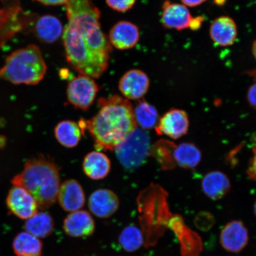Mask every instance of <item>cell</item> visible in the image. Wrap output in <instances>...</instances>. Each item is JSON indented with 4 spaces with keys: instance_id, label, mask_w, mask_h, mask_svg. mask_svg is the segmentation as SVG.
Segmentation results:
<instances>
[{
    "instance_id": "6da1fadb",
    "label": "cell",
    "mask_w": 256,
    "mask_h": 256,
    "mask_svg": "<svg viewBox=\"0 0 256 256\" xmlns=\"http://www.w3.org/2000/svg\"><path fill=\"white\" fill-rule=\"evenodd\" d=\"M62 41L67 62L79 73L98 78L106 71L112 46L102 30L100 12L92 0H70Z\"/></svg>"
},
{
    "instance_id": "83f0119b",
    "label": "cell",
    "mask_w": 256,
    "mask_h": 256,
    "mask_svg": "<svg viewBox=\"0 0 256 256\" xmlns=\"http://www.w3.org/2000/svg\"><path fill=\"white\" fill-rule=\"evenodd\" d=\"M108 7L118 12L129 11L136 4V0H105Z\"/></svg>"
},
{
    "instance_id": "4dcf8cb0",
    "label": "cell",
    "mask_w": 256,
    "mask_h": 256,
    "mask_svg": "<svg viewBox=\"0 0 256 256\" xmlns=\"http://www.w3.org/2000/svg\"><path fill=\"white\" fill-rule=\"evenodd\" d=\"M48 6H58L66 5L70 0H32Z\"/></svg>"
},
{
    "instance_id": "484cf974",
    "label": "cell",
    "mask_w": 256,
    "mask_h": 256,
    "mask_svg": "<svg viewBox=\"0 0 256 256\" xmlns=\"http://www.w3.org/2000/svg\"><path fill=\"white\" fill-rule=\"evenodd\" d=\"M174 146L170 142L160 140L150 149V155L154 156L162 168L170 169L176 166L174 158Z\"/></svg>"
},
{
    "instance_id": "8fae6325",
    "label": "cell",
    "mask_w": 256,
    "mask_h": 256,
    "mask_svg": "<svg viewBox=\"0 0 256 256\" xmlns=\"http://www.w3.org/2000/svg\"><path fill=\"white\" fill-rule=\"evenodd\" d=\"M150 80L142 70H129L120 80V91L128 100H140L148 92Z\"/></svg>"
},
{
    "instance_id": "d6986e66",
    "label": "cell",
    "mask_w": 256,
    "mask_h": 256,
    "mask_svg": "<svg viewBox=\"0 0 256 256\" xmlns=\"http://www.w3.org/2000/svg\"><path fill=\"white\" fill-rule=\"evenodd\" d=\"M204 194L210 200H222L231 188V182L225 174L220 171H212L204 176L201 184Z\"/></svg>"
},
{
    "instance_id": "ab89813d",
    "label": "cell",
    "mask_w": 256,
    "mask_h": 256,
    "mask_svg": "<svg viewBox=\"0 0 256 256\" xmlns=\"http://www.w3.org/2000/svg\"></svg>"
},
{
    "instance_id": "44dd1931",
    "label": "cell",
    "mask_w": 256,
    "mask_h": 256,
    "mask_svg": "<svg viewBox=\"0 0 256 256\" xmlns=\"http://www.w3.org/2000/svg\"><path fill=\"white\" fill-rule=\"evenodd\" d=\"M54 134L60 145L66 148H72L78 146L83 132L78 124L66 120L56 124Z\"/></svg>"
},
{
    "instance_id": "ffe728a7",
    "label": "cell",
    "mask_w": 256,
    "mask_h": 256,
    "mask_svg": "<svg viewBox=\"0 0 256 256\" xmlns=\"http://www.w3.org/2000/svg\"><path fill=\"white\" fill-rule=\"evenodd\" d=\"M110 168L111 162L110 158L102 152H90L83 160V171L92 180H102L107 177L110 172Z\"/></svg>"
},
{
    "instance_id": "f546056e",
    "label": "cell",
    "mask_w": 256,
    "mask_h": 256,
    "mask_svg": "<svg viewBox=\"0 0 256 256\" xmlns=\"http://www.w3.org/2000/svg\"><path fill=\"white\" fill-rule=\"evenodd\" d=\"M247 99L250 106L256 110V81L250 86L247 92Z\"/></svg>"
},
{
    "instance_id": "7402d4cb",
    "label": "cell",
    "mask_w": 256,
    "mask_h": 256,
    "mask_svg": "<svg viewBox=\"0 0 256 256\" xmlns=\"http://www.w3.org/2000/svg\"><path fill=\"white\" fill-rule=\"evenodd\" d=\"M175 165L186 169H192L199 165L202 153L198 147L191 142H183L174 146Z\"/></svg>"
},
{
    "instance_id": "4316f807",
    "label": "cell",
    "mask_w": 256,
    "mask_h": 256,
    "mask_svg": "<svg viewBox=\"0 0 256 256\" xmlns=\"http://www.w3.org/2000/svg\"><path fill=\"white\" fill-rule=\"evenodd\" d=\"M119 241L124 250L135 252L142 247V232L136 226H128L120 234Z\"/></svg>"
},
{
    "instance_id": "3957f363",
    "label": "cell",
    "mask_w": 256,
    "mask_h": 256,
    "mask_svg": "<svg viewBox=\"0 0 256 256\" xmlns=\"http://www.w3.org/2000/svg\"><path fill=\"white\" fill-rule=\"evenodd\" d=\"M12 182L30 192L38 207L46 210L57 200L60 187V168L48 156H38L28 160L23 171L16 175Z\"/></svg>"
},
{
    "instance_id": "7c38bea8",
    "label": "cell",
    "mask_w": 256,
    "mask_h": 256,
    "mask_svg": "<svg viewBox=\"0 0 256 256\" xmlns=\"http://www.w3.org/2000/svg\"><path fill=\"white\" fill-rule=\"evenodd\" d=\"M140 39L138 28L132 22H118L110 28L108 40L112 47L128 50L135 47Z\"/></svg>"
},
{
    "instance_id": "1f68e13d",
    "label": "cell",
    "mask_w": 256,
    "mask_h": 256,
    "mask_svg": "<svg viewBox=\"0 0 256 256\" xmlns=\"http://www.w3.org/2000/svg\"><path fill=\"white\" fill-rule=\"evenodd\" d=\"M204 21V18L202 16H199L195 18H192L190 24V28L192 30H197L200 28L202 24Z\"/></svg>"
},
{
    "instance_id": "30bf717a",
    "label": "cell",
    "mask_w": 256,
    "mask_h": 256,
    "mask_svg": "<svg viewBox=\"0 0 256 256\" xmlns=\"http://www.w3.org/2000/svg\"><path fill=\"white\" fill-rule=\"evenodd\" d=\"M6 203L10 211L22 220L30 218L38 212L39 208L30 192L15 185L10 190Z\"/></svg>"
},
{
    "instance_id": "74e56055",
    "label": "cell",
    "mask_w": 256,
    "mask_h": 256,
    "mask_svg": "<svg viewBox=\"0 0 256 256\" xmlns=\"http://www.w3.org/2000/svg\"><path fill=\"white\" fill-rule=\"evenodd\" d=\"M254 215L256 217V201L255 202V203L254 204Z\"/></svg>"
},
{
    "instance_id": "9c48e42d",
    "label": "cell",
    "mask_w": 256,
    "mask_h": 256,
    "mask_svg": "<svg viewBox=\"0 0 256 256\" xmlns=\"http://www.w3.org/2000/svg\"><path fill=\"white\" fill-rule=\"evenodd\" d=\"M220 244L225 250L238 254L243 250L249 242L247 227L241 220H233L227 223L220 232Z\"/></svg>"
},
{
    "instance_id": "836d02e7",
    "label": "cell",
    "mask_w": 256,
    "mask_h": 256,
    "mask_svg": "<svg viewBox=\"0 0 256 256\" xmlns=\"http://www.w3.org/2000/svg\"><path fill=\"white\" fill-rule=\"evenodd\" d=\"M252 54L254 56L255 60H256V40L254 42V44H252Z\"/></svg>"
},
{
    "instance_id": "e0dca14e",
    "label": "cell",
    "mask_w": 256,
    "mask_h": 256,
    "mask_svg": "<svg viewBox=\"0 0 256 256\" xmlns=\"http://www.w3.org/2000/svg\"><path fill=\"white\" fill-rule=\"evenodd\" d=\"M210 35L213 42L218 46H231L238 38V27L232 18L229 16H220L211 24Z\"/></svg>"
},
{
    "instance_id": "8d00e7d4",
    "label": "cell",
    "mask_w": 256,
    "mask_h": 256,
    "mask_svg": "<svg viewBox=\"0 0 256 256\" xmlns=\"http://www.w3.org/2000/svg\"><path fill=\"white\" fill-rule=\"evenodd\" d=\"M6 142L5 137L0 136V148H2V147L4 146Z\"/></svg>"
},
{
    "instance_id": "d4e9b609",
    "label": "cell",
    "mask_w": 256,
    "mask_h": 256,
    "mask_svg": "<svg viewBox=\"0 0 256 256\" xmlns=\"http://www.w3.org/2000/svg\"><path fill=\"white\" fill-rule=\"evenodd\" d=\"M137 124L142 130H150L156 127L159 120L158 110L153 105L145 100H139L134 108Z\"/></svg>"
},
{
    "instance_id": "4fadbf2b",
    "label": "cell",
    "mask_w": 256,
    "mask_h": 256,
    "mask_svg": "<svg viewBox=\"0 0 256 256\" xmlns=\"http://www.w3.org/2000/svg\"><path fill=\"white\" fill-rule=\"evenodd\" d=\"M64 28L60 18L52 14L38 15L31 32L40 42L52 44L62 38Z\"/></svg>"
},
{
    "instance_id": "ac0fdd59",
    "label": "cell",
    "mask_w": 256,
    "mask_h": 256,
    "mask_svg": "<svg viewBox=\"0 0 256 256\" xmlns=\"http://www.w3.org/2000/svg\"><path fill=\"white\" fill-rule=\"evenodd\" d=\"M64 230L72 238H84L91 236L95 230V224L87 211L78 210L72 212L64 222Z\"/></svg>"
},
{
    "instance_id": "277c9868",
    "label": "cell",
    "mask_w": 256,
    "mask_h": 256,
    "mask_svg": "<svg viewBox=\"0 0 256 256\" xmlns=\"http://www.w3.org/2000/svg\"><path fill=\"white\" fill-rule=\"evenodd\" d=\"M47 66L40 48L35 44L14 51L0 68V80L12 84L36 85L42 81Z\"/></svg>"
},
{
    "instance_id": "5bb4252c",
    "label": "cell",
    "mask_w": 256,
    "mask_h": 256,
    "mask_svg": "<svg viewBox=\"0 0 256 256\" xmlns=\"http://www.w3.org/2000/svg\"><path fill=\"white\" fill-rule=\"evenodd\" d=\"M162 9L161 23L163 27L178 31L190 28L193 17L186 6L166 0Z\"/></svg>"
},
{
    "instance_id": "d6a6232c",
    "label": "cell",
    "mask_w": 256,
    "mask_h": 256,
    "mask_svg": "<svg viewBox=\"0 0 256 256\" xmlns=\"http://www.w3.org/2000/svg\"><path fill=\"white\" fill-rule=\"evenodd\" d=\"M183 4L190 8H195L202 4L207 0H181Z\"/></svg>"
},
{
    "instance_id": "f1b7e54d",
    "label": "cell",
    "mask_w": 256,
    "mask_h": 256,
    "mask_svg": "<svg viewBox=\"0 0 256 256\" xmlns=\"http://www.w3.org/2000/svg\"><path fill=\"white\" fill-rule=\"evenodd\" d=\"M248 174L252 180L256 183V144L252 148V156L250 162Z\"/></svg>"
},
{
    "instance_id": "52a82bcc",
    "label": "cell",
    "mask_w": 256,
    "mask_h": 256,
    "mask_svg": "<svg viewBox=\"0 0 256 256\" xmlns=\"http://www.w3.org/2000/svg\"><path fill=\"white\" fill-rule=\"evenodd\" d=\"M99 90L94 78L79 74L70 80L66 88V97L76 108L88 110L94 104Z\"/></svg>"
},
{
    "instance_id": "d590c367",
    "label": "cell",
    "mask_w": 256,
    "mask_h": 256,
    "mask_svg": "<svg viewBox=\"0 0 256 256\" xmlns=\"http://www.w3.org/2000/svg\"><path fill=\"white\" fill-rule=\"evenodd\" d=\"M248 74L250 76H252L254 78V82L256 81V68L252 70V71L248 72Z\"/></svg>"
},
{
    "instance_id": "8992f818",
    "label": "cell",
    "mask_w": 256,
    "mask_h": 256,
    "mask_svg": "<svg viewBox=\"0 0 256 256\" xmlns=\"http://www.w3.org/2000/svg\"><path fill=\"white\" fill-rule=\"evenodd\" d=\"M150 137L146 131L136 128L114 151L118 160L129 170L137 168L146 162L150 153Z\"/></svg>"
},
{
    "instance_id": "ba28073f",
    "label": "cell",
    "mask_w": 256,
    "mask_h": 256,
    "mask_svg": "<svg viewBox=\"0 0 256 256\" xmlns=\"http://www.w3.org/2000/svg\"><path fill=\"white\" fill-rule=\"evenodd\" d=\"M190 120L186 112L172 108L160 119L156 127V132L172 140H178L188 132Z\"/></svg>"
},
{
    "instance_id": "e575fe53",
    "label": "cell",
    "mask_w": 256,
    "mask_h": 256,
    "mask_svg": "<svg viewBox=\"0 0 256 256\" xmlns=\"http://www.w3.org/2000/svg\"><path fill=\"white\" fill-rule=\"evenodd\" d=\"M226 1V0H214V2H215L217 6H222L225 4Z\"/></svg>"
},
{
    "instance_id": "603a6c76",
    "label": "cell",
    "mask_w": 256,
    "mask_h": 256,
    "mask_svg": "<svg viewBox=\"0 0 256 256\" xmlns=\"http://www.w3.org/2000/svg\"><path fill=\"white\" fill-rule=\"evenodd\" d=\"M12 249L16 256H41L43 245L40 238L24 232L15 236Z\"/></svg>"
},
{
    "instance_id": "7a4b0ae2",
    "label": "cell",
    "mask_w": 256,
    "mask_h": 256,
    "mask_svg": "<svg viewBox=\"0 0 256 256\" xmlns=\"http://www.w3.org/2000/svg\"><path fill=\"white\" fill-rule=\"evenodd\" d=\"M98 105V114L78 124L83 133L88 131L96 150L114 151L137 128L133 106L117 94L99 99Z\"/></svg>"
},
{
    "instance_id": "9a60e30c",
    "label": "cell",
    "mask_w": 256,
    "mask_h": 256,
    "mask_svg": "<svg viewBox=\"0 0 256 256\" xmlns=\"http://www.w3.org/2000/svg\"><path fill=\"white\" fill-rule=\"evenodd\" d=\"M119 206V198L110 190L100 188L94 191L89 198L90 210L100 218H107L113 216Z\"/></svg>"
},
{
    "instance_id": "f35d334b",
    "label": "cell",
    "mask_w": 256,
    "mask_h": 256,
    "mask_svg": "<svg viewBox=\"0 0 256 256\" xmlns=\"http://www.w3.org/2000/svg\"><path fill=\"white\" fill-rule=\"evenodd\" d=\"M0 14H1V6H0Z\"/></svg>"
},
{
    "instance_id": "2e32d148",
    "label": "cell",
    "mask_w": 256,
    "mask_h": 256,
    "mask_svg": "<svg viewBox=\"0 0 256 256\" xmlns=\"http://www.w3.org/2000/svg\"><path fill=\"white\" fill-rule=\"evenodd\" d=\"M57 200L64 210L72 212L81 209L86 202L82 185L72 179L64 182L60 185Z\"/></svg>"
},
{
    "instance_id": "cb8c5ba5",
    "label": "cell",
    "mask_w": 256,
    "mask_h": 256,
    "mask_svg": "<svg viewBox=\"0 0 256 256\" xmlns=\"http://www.w3.org/2000/svg\"><path fill=\"white\" fill-rule=\"evenodd\" d=\"M26 232L37 238H46L50 236L54 228V220L49 214L37 212L26 220L24 224Z\"/></svg>"
},
{
    "instance_id": "5b68a950",
    "label": "cell",
    "mask_w": 256,
    "mask_h": 256,
    "mask_svg": "<svg viewBox=\"0 0 256 256\" xmlns=\"http://www.w3.org/2000/svg\"><path fill=\"white\" fill-rule=\"evenodd\" d=\"M0 47L19 33L30 34L38 14L25 12L20 0H1Z\"/></svg>"
}]
</instances>
